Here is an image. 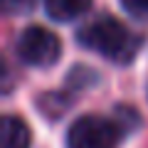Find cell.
<instances>
[{"label": "cell", "mask_w": 148, "mask_h": 148, "mask_svg": "<svg viewBox=\"0 0 148 148\" xmlns=\"http://www.w3.org/2000/svg\"><path fill=\"white\" fill-rule=\"evenodd\" d=\"M121 138V128L101 116H79L67 131L69 148H116Z\"/></svg>", "instance_id": "3"}, {"label": "cell", "mask_w": 148, "mask_h": 148, "mask_svg": "<svg viewBox=\"0 0 148 148\" xmlns=\"http://www.w3.org/2000/svg\"><path fill=\"white\" fill-rule=\"evenodd\" d=\"M89 5H91V0H45L47 15L57 22L77 20L79 15H84L89 10Z\"/></svg>", "instance_id": "5"}, {"label": "cell", "mask_w": 148, "mask_h": 148, "mask_svg": "<svg viewBox=\"0 0 148 148\" xmlns=\"http://www.w3.org/2000/svg\"><path fill=\"white\" fill-rule=\"evenodd\" d=\"M0 141H3V148H30L32 136L22 119L5 116L3 126H0Z\"/></svg>", "instance_id": "4"}, {"label": "cell", "mask_w": 148, "mask_h": 148, "mask_svg": "<svg viewBox=\"0 0 148 148\" xmlns=\"http://www.w3.org/2000/svg\"><path fill=\"white\" fill-rule=\"evenodd\" d=\"M121 5L133 17H148V0H121Z\"/></svg>", "instance_id": "6"}, {"label": "cell", "mask_w": 148, "mask_h": 148, "mask_svg": "<svg viewBox=\"0 0 148 148\" xmlns=\"http://www.w3.org/2000/svg\"><path fill=\"white\" fill-rule=\"evenodd\" d=\"M77 42L84 49L101 54L119 64H128L138 52V37L111 15H99L77 32Z\"/></svg>", "instance_id": "1"}, {"label": "cell", "mask_w": 148, "mask_h": 148, "mask_svg": "<svg viewBox=\"0 0 148 148\" xmlns=\"http://www.w3.org/2000/svg\"><path fill=\"white\" fill-rule=\"evenodd\" d=\"M15 52L27 67H52L62 54V42L52 30L40 25H30L20 32L15 42Z\"/></svg>", "instance_id": "2"}, {"label": "cell", "mask_w": 148, "mask_h": 148, "mask_svg": "<svg viewBox=\"0 0 148 148\" xmlns=\"http://www.w3.org/2000/svg\"><path fill=\"white\" fill-rule=\"evenodd\" d=\"M8 5H12V8H25V5H30L32 0H5Z\"/></svg>", "instance_id": "7"}]
</instances>
